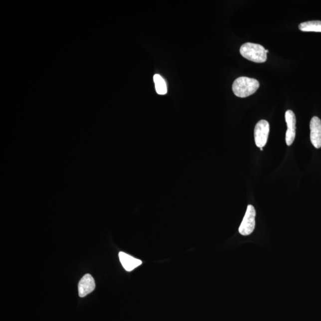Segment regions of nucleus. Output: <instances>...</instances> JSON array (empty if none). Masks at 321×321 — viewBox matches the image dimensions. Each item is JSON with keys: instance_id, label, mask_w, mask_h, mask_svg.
<instances>
[{"instance_id": "obj_4", "label": "nucleus", "mask_w": 321, "mask_h": 321, "mask_svg": "<svg viewBox=\"0 0 321 321\" xmlns=\"http://www.w3.org/2000/svg\"><path fill=\"white\" fill-rule=\"evenodd\" d=\"M270 133V124L261 120L256 124L254 130L255 144L258 148H263L267 144Z\"/></svg>"}, {"instance_id": "obj_11", "label": "nucleus", "mask_w": 321, "mask_h": 321, "mask_svg": "<svg viewBox=\"0 0 321 321\" xmlns=\"http://www.w3.org/2000/svg\"><path fill=\"white\" fill-rule=\"evenodd\" d=\"M269 52V50H268V49H266V52H267V53H268V52Z\"/></svg>"}, {"instance_id": "obj_5", "label": "nucleus", "mask_w": 321, "mask_h": 321, "mask_svg": "<svg viewBox=\"0 0 321 321\" xmlns=\"http://www.w3.org/2000/svg\"><path fill=\"white\" fill-rule=\"evenodd\" d=\"M285 118L288 126V130L286 133V142L287 145L291 146L294 142L296 136V123L295 114L292 110L286 112Z\"/></svg>"}, {"instance_id": "obj_7", "label": "nucleus", "mask_w": 321, "mask_h": 321, "mask_svg": "<svg viewBox=\"0 0 321 321\" xmlns=\"http://www.w3.org/2000/svg\"><path fill=\"white\" fill-rule=\"evenodd\" d=\"M95 288V280L90 274L84 276L78 285V292L80 297H85L86 296L94 291Z\"/></svg>"}, {"instance_id": "obj_3", "label": "nucleus", "mask_w": 321, "mask_h": 321, "mask_svg": "<svg viewBox=\"0 0 321 321\" xmlns=\"http://www.w3.org/2000/svg\"><path fill=\"white\" fill-rule=\"evenodd\" d=\"M255 217L256 211L254 206L249 205L244 220L239 227V232L241 235L248 236L253 233L255 227Z\"/></svg>"}, {"instance_id": "obj_2", "label": "nucleus", "mask_w": 321, "mask_h": 321, "mask_svg": "<svg viewBox=\"0 0 321 321\" xmlns=\"http://www.w3.org/2000/svg\"><path fill=\"white\" fill-rule=\"evenodd\" d=\"M240 52L247 60L258 63H264L267 61L266 49L263 45L257 43L247 42L241 46Z\"/></svg>"}, {"instance_id": "obj_10", "label": "nucleus", "mask_w": 321, "mask_h": 321, "mask_svg": "<svg viewBox=\"0 0 321 321\" xmlns=\"http://www.w3.org/2000/svg\"><path fill=\"white\" fill-rule=\"evenodd\" d=\"M156 91L159 95H165L167 92L166 83L160 74H156L154 76Z\"/></svg>"}, {"instance_id": "obj_1", "label": "nucleus", "mask_w": 321, "mask_h": 321, "mask_svg": "<svg viewBox=\"0 0 321 321\" xmlns=\"http://www.w3.org/2000/svg\"><path fill=\"white\" fill-rule=\"evenodd\" d=\"M260 87V82L257 79L248 77H240L233 83L234 93L240 98H246L253 95Z\"/></svg>"}, {"instance_id": "obj_12", "label": "nucleus", "mask_w": 321, "mask_h": 321, "mask_svg": "<svg viewBox=\"0 0 321 321\" xmlns=\"http://www.w3.org/2000/svg\"><path fill=\"white\" fill-rule=\"evenodd\" d=\"M260 149H261V151H263V148H260Z\"/></svg>"}, {"instance_id": "obj_9", "label": "nucleus", "mask_w": 321, "mask_h": 321, "mask_svg": "<svg viewBox=\"0 0 321 321\" xmlns=\"http://www.w3.org/2000/svg\"><path fill=\"white\" fill-rule=\"evenodd\" d=\"M299 28L302 32H321V21H305L299 24Z\"/></svg>"}, {"instance_id": "obj_8", "label": "nucleus", "mask_w": 321, "mask_h": 321, "mask_svg": "<svg viewBox=\"0 0 321 321\" xmlns=\"http://www.w3.org/2000/svg\"><path fill=\"white\" fill-rule=\"evenodd\" d=\"M118 256H119L120 263L124 269L129 272L135 270L142 264V261L133 258L123 252H120Z\"/></svg>"}, {"instance_id": "obj_6", "label": "nucleus", "mask_w": 321, "mask_h": 321, "mask_svg": "<svg viewBox=\"0 0 321 321\" xmlns=\"http://www.w3.org/2000/svg\"><path fill=\"white\" fill-rule=\"evenodd\" d=\"M311 141L315 148L321 147V120L315 116L312 118L310 123Z\"/></svg>"}]
</instances>
